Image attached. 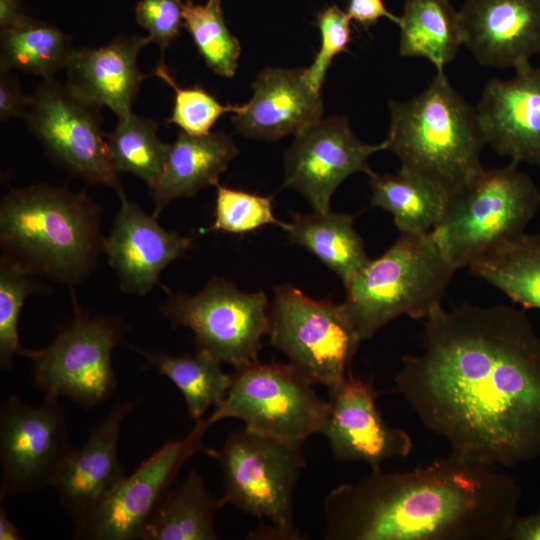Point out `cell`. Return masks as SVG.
<instances>
[{"label": "cell", "mask_w": 540, "mask_h": 540, "mask_svg": "<svg viewBox=\"0 0 540 540\" xmlns=\"http://www.w3.org/2000/svg\"><path fill=\"white\" fill-rule=\"evenodd\" d=\"M396 391L450 452L512 468L540 456V337L513 306H442Z\"/></svg>", "instance_id": "cell-1"}, {"label": "cell", "mask_w": 540, "mask_h": 540, "mask_svg": "<svg viewBox=\"0 0 540 540\" xmlns=\"http://www.w3.org/2000/svg\"><path fill=\"white\" fill-rule=\"evenodd\" d=\"M521 488L506 472L454 453L425 466L331 489L326 540H508Z\"/></svg>", "instance_id": "cell-2"}, {"label": "cell", "mask_w": 540, "mask_h": 540, "mask_svg": "<svg viewBox=\"0 0 540 540\" xmlns=\"http://www.w3.org/2000/svg\"><path fill=\"white\" fill-rule=\"evenodd\" d=\"M101 215L83 191L44 183L11 188L0 203L2 255L38 276L76 286L104 254Z\"/></svg>", "instance_id": "cell-3"}, {"label": "cell", "mask_w": 540, "mask_h": 540, "mask_svg": "<svg viewBox=\"0 0 540 540\" xmlns=\"http://www.w3.org/2000/svg\"><path fill=\"white\" fill-rule=\"evenodd\" d=\"M386 150L400 160V170L439 189L448 200L484 168L485 138L473 108L437 72L427 89L406 102L390 101Z\"/></svg>", "instance_id": "cell-4"}, {"label": "cell", "mask_w": 540, "mask_h": 540, "mask_svg": "<svg viewBox=\"0 0 540 540\" xmlns=\"http://www.w3.org/2000/svg\"><path fill=\"white\" fill-rule=\"evenodd\" d=\"M456 270L431 232L400 233L345 286L346 311L362 341L399 316L426 319L441 301Z\"/></svg>", "instance_id": "cell-5"}, {"label": "cell", "mask_w": 540, "mask_h": 540, "mask_svg": "<svg viewBox=\"0 0 540 540\" xmlns=\"http://www.w3.org/2000/svg\"><path fill=\"white\" fill-rule=\"evenodd\" d=\"M302 444L244 428L229 434L220 449L205 448L220 465L225 504L258 520L248 539L305 538L293 516V495L306 464Z\"/></svg>", "instance_id": "cell-6"}, {"label": "cell", "mask_w": 540, "mask_h": 540, "mask_svg": "<svg viewBox=\"0 0 540 540\" xmlns=\"http://www.w3.org/2000/svg\"><path fill=\"white\" fill-rule=\"evenodd\" d=\"M539 205V189L517 164L483 169L448 200L431 234L458 270L469 267L500 242L525 232Z\"/></svg>", "instance_id": "cell-7"}, {"label": "cell", "mask_w": 540, "mask_h": 540, "mask_svg": "<svg viewBox=\"0 0 540 540\" xmlns=\"http://www.w3.org/2000/svg\"><path fill=\"white\" fill-rule=\"evenodd\" d=\"M271 344L304 379L332 391L351 370L362 339L343 303L313 299L298 288H274Z\"/></svg>", "instance_id": "cell-8"}, {"label": "cell", "mask_w": 540, "mask_h": 540, "mask_svg": "<svg viewBox=\"0 0 540 540\" xmlns=\"http://www.w3.org/2000/svg\"><path fill=\"white\" fill-rule=\"evenodd\" d=\"M73 314L57 327L53 341L29 350L34 384L46 395L65 396L79 406L93 408L110 398L117 379L112 353L129 325L118 316L90 315L71 290Z\"/></svg>", "instance_id": "cell-9"}, {"label": "cell", "mask_w": 540, "mask_h": 540, "mask_svg": "<svg viewBox=\"0 0 540 540\" xmlns=\"http://www.w3.org/2000/svg\"><path fill=\"white\" fill-rule=\"evenodd\" d=\"M327 411L328 400L290 364L257 361L235 369L226 396L207 421L236 418L256 433L304 442L320 434Z\"/></svg>", "instance_id": "cell-10"}, {"label": "cell", "mask_w": 540, "mask_h": 540, "mask_svg": "<svg viewBox=\"0 0 540 540\" xmlns=\"http://www.w3.org/2000/svg\"><path fill=\"white\" fill-rule=\"evenodd\" d=\"M160 311L171 327L192 331L195 350L235 369L259 361L262 339L270 328L265 293L242 292L219 277L194 295L169 294Z\"/></svg>", "instance_id": "cell-11"}, {"label": "cell", "mask_w": 540, "mask_h": 540, "mask_svg": "<svg viewBox=\"0 0 540 540\" xmlns=\"http://www.w3.org/2000/svg\"><path fill=\"white\" fill-rule=\"evenodd\" d=\"M102 106L54 78L43 79L30 96L28 129L53 163L91 184L125 192L102 131Z\"/></svg>", "instance_id": "cell-12"}, {"label": "cell", "mask_w": 540, "mask_h": 540, "mask_svg": "<svg viewBox=\"0 0 540 540\" xmlns=\"http://www.w3.org/2000/svg\"><path fill=\"white\" fill-rule=\"evenodd\" d=\"M210 426L203 417L184 438L165 442L92 510L74 522V538L142 540L147 525L176 483L182 467L196 453H204L203 440Z\"/></svg>", "instance_id": "cell-13"}, {"label": "cell", "mask_w": 540, "mask_h": 540, "mask_svg": "<svg viewBox=\"0 0 540 540\" xmlns=\"http://www.w3.org/2000/svg\"><path fill=\"white\" fill-rule=\"evenodd\" d=\"M72 449L58 396L38 406L10 396L0 411V499L53 487Z\"/></svg>", "instance_id": "cell-14"}, {"label": "cell", "mask_w": 540, "mask_h": 540, "mask_svg": "<svg viewBox=\"0 0 540 540\" xmlns=\"http://www.w3.org/2000/svg\"><path fill=\"white\" fill-rule=\"evenodd\" d=\"M386 143L361 142L345 117L321 119L295 135L284 156V186L298 191L314 211L330 210L337 187L350 175H370L368 158Z\"/></svg>", "instance_id": "cell-15"}, {"label": "cell", "mask_w": 540, "mask_h": 540, "mask_svg": "<svg viewBox=\"0 0 540 540\" xmlns=\"http://www.w3.org/2000/svg\"><path fill=\"white\" fill-rule=\"evenodd\" d=\"M377 396L372 380L352 370L337 388L329 391L328 411L320 434L327 439L338 461L362 462L375 469L385 461L410 454L411 437L384 421Z\"/></svg>", "instance_id": "cell-16"}, {"label": "cell", "mask_w": 540, "mask_h": 540, "mask_svg": "<svg viewBox=\"0 0 540 540\" xmlns=\"http://www.w3.org/2000/svg\"><path fill=\"white\" fill-rule=\"evenodd\" d=\"M120 208L112 229L104 237L103 253L127 294L145 295L158 283L168 264L183 257L193 237L163 228L154 214L118 195Z\"/></svg>", "instance_id": "cell-17"}, {"label": "cell", "mask_w": 540, "mask_h": 540, "mask_svg": "<svg viewBox=\"0 0 540 540\" xmlns=\"http://www.w3.org/2000/svg\"><path fill=\"white\" fill-rule=\"evenodd\" d=\"M510 80H490L476 111L486 144L512 163L540 167V66L515 68Z\"/></svg>", "instance_id": "cell-18"}, {"label": "cell", "mask_w": 540, "mask_h": 540, "mask_svg": "<svg viewBox=\"0 0 540 540\" xmlns=\"http://www.w3.org/2000/svg\"><path fill=\"white\" fill-rule=\"evenodd\" d=\"M458 14L463 44L484 66L517 68L540 53V0H466Z\"/></svg>", "instance_id": "cell-19"}, {"label": "cell", "mask_w": 540, "mask_h": 540, "mask_svg": "<svg viewBox=\"0 0 540 540\" xmlns=\"http://www.w3.org/2000/svg\"><path fill=\"white\" fill-rule=\"evenodd\" d=\"M138 400L119 401L94 425L86 441L73 448L56 478L63 509L77 521L103 500L126 476L119 458L121 427Z\"/></svg>", "instance_id": "cell-20"}, {"label": "cell", "mask_w": 540, "mask_h": 540, "mask_svg": "<svg viewBox=\"0 0 540 540\" xmlns=\"http://www.w3.org/2000/svg\"><path fill=\"white\" fill-rule=\"evenodd\" d=\"M253 96L233 113L232 122L246 137L275 141L298 134L322 119L320 91L306 68H266L252 84Z\"/></svg>", "instance_id": "cell-21"}, {"label": "cell", "mask_w": 540, "mask_h": 540, "mask_svg": "<svg viewBox=\"0 0 540 540\" xmlns=\"http://www.w3.org/2000/svg\"><path fill=\"white\" fill-rule=\"evenodd\" d=\"M147 36H117L98 48L74 49L66 67L67 84L77 94L106 106L123 119L132 112L140 84L146 77L137 65Z\"/></svg>", "instance_id": "cell-22"}, {"label": "cell", "mask_w": 540, "mask_h": 540, "mask_svg": "<svg viewBox=\"0 0 540 540\" xmlns=\"http://www.w3.org/2000/svg\"><path fill=\"white\" fill-rule=\"evenodd\" d=\"M238 153L236 144L226 133L196 136L180 131L160 175L149 188L155 207L153 214L158 216L173 200L216 186Z\"/></svg>", "instance_id": "cell-23"}, {"label": "cell", "mask_w": 540, "mask_h": 540, "mask_svg": "<svg viewBox=\"0 0 540 540\" xmlns=\"http://www.w3.org/2000/svg\"><path fill=\"white\" fill-rule=\"evenodd\" d=\"M283 230L291 243L307 249L335 272L344 286L370 261L352 215L330 210L293 214Z\"/></svg>", "instance_id": "cell-24"}, {"label": "cell", "mask_w": 540, "mask_h": 540, "mask_svg": "<svg viewBox=\"0 0 540 540\" xmlns=\"http://www.w3.org/2000/svg\"><path fill=\"white\" fill-rule=\"evenodd\" d=\"M223 497L212 495L202 476L191 470L167 493L142 540H217L215 526Z\"/></svg>", "instance_id": "cell-25"}, {"label": "cell", "mask_w": 540, "mask_h": 540, "mask_svg": "<svg viewBox=\"0 0 540 540\" xmlns=\"http://www.w3.org/2000/svg\"><path fill=\"white\" fill-rule=\"evenodd\" d=\"M399 52L423 57L442 72L464 43L458 11L449 0H406L400 16Z\"/></svg>", "instance_id": "cell-26"}, {"label": "cell", "mask_w": 540, "mask_h": 540, "mask_svg": "<svg viewBox=\"0 0 540 540\" xmlns=\"http://www.w3.org/2000/svg\"><path fill=\"white\" fill-rule=\"evenodd\" d=\"M127 347L141 355L144 369H155L168 378L182 393L187 412L195 421L210 408H216L226 396L231 374L210 354L195 350L194 354L172 355L160 350H144L132 344Z\"/></svg>", "instance_id": "cell-27"}, {"label": "cell", "mask_w": 540, "mask_h": 540, "mask_svg": "<svg viewBox=\"0 0 540 540\" xmlns=\"http://www.w3.org/2000/svg\"><path fill=\"white\" fill-rule=\"evenodd\" d=\"M469 268L523 308L540 310V232L500 242Z\"/></svg>", "instance_id": "cell-28"}, {"label": "cell", "mask_w": 540, "mask_h": 540, "mask_svg": "<svg viewBox=\"0 0 540 540\" xmlns=\"http://www.w3.org/2000/svg\"><path fill=\"white\" fill-rule=\"evenodd\" d=\"M368 176L371 205L390 212L400 233H429L440 221L448 198L429 182L401 170Z\"/></svg>", "instance_id": "cell-29"}, {"label": "cell", "mask_w": 540, "mask_h": 540, "mask_svg": "<svg viewBox=\"0 0 540 540\" xmlns=\"http://www.w3.org/2000/svg\"><path fill=\"white\" fill-rule=\"evenodd\" d=\"M0 30V68L11 71L54 78L66 69L75 49L60 29L30 16Z\"/></svg>", "instance_id": "cell-30"}, {"label": "cell", "mask_w": 540, "mask_h": 540, "mask_svg": "<svg viewBox=\"0 0 540 540\" xmlns=\"http://www.w3.org/2000/svg\"><path fill=\"white\" fill-rule=\"evenodd\" d=\"M158 126L149 118L131 113L105 134L114 169L137 176L149 188L160 175L171 148L159 138Z\"/></svg>", "instance_id": "cell-31"}, {"label": "cell", "mask_w": 540, "mask_h": 540, "mask_svg": "<svg viewBox=\"0 0 540 540\" xmlns=\"http://www.w3.org/2000/svg\"><path fill=\"white\" fill-rule=\"evenodd\" d=\"M183 18V27L190 33L208 68L221 77H233L241 45L227 27L221 1L207 0L203 4H195L186 0Z\"/></svg>", "instance_id": "cell-32"}, {"label": "cell", "mask_w": 540, "mask_h": 540, "mask_svg": "<svg viewBox=\"0 0 540 540\" xmlns=\"http://www.w3.org/2000/svg\"><path fill=\"white\" fill-rule=\"evenodd\" d=\"M45 285L39 276L14 260L0 258V367H13L16 355L26 357L28 349L22 347L18 336V323L22 306L31 295L44 294Z\"/></svg>", "instance_id": "cell-33"}, {"label": "cell", "mask_w": 540, "mask_h": 540, "mask_svg": "<svg viewBox=\"0 0 540 540\" xmlns=\"http://www.w3.org/2000/svg\"><path fill=\"white\" fill-rule=\"evenodd\" d=\"M216 188L214 221L206 232L246 234L265 225L286 227L274 215L272 197L219 184Z\"/></svg>", "instance_id": "cell-34"}, {"label": "cell", "mask_w": 540, "mask_h": 540, "mask_svg": "<svg viewBox=\"0 0 540 540\" xmlns=\"http://www.w3.org/2000/svg\"><path fill=\"white\" fill-rule=\"evenodd\" d=\"M154 74L175 91L173 111L167 122L175 124L187 134L207 135L223 114L234 113L238 109V105L220 103L201 87H180L162 60L157 64Z\"/></svg>", "instance_id": "cell-35"}, {"label": "cell", "mask_w": 540, "mask_h": 540, "mask_svg": "<svg viewBox=\"0 0 540 540\" xmlns=\"http://www.w3.org/2000/svg\"><path fill=\"white\" fill-rule=\"evenodd\" d=\"M351 21L347 11L337 5H331L317 14L321 46L311 66L306 68L308 81L314 89L320 91L335 56L348 51L352 39Z\"/></svg>", "instance_id": "cell-36"}, {"label": "cell", "mask_w": 540, "mask_h": 540, "mask_svg": "<svg viewBox=\"0 0 540 540\" xmlns=\"http://www.w3.org/2000/svg\"><path fill=\"white\" fill-rule=\"evenodd\" d=\"M181 0H140L137 3L136 20L148 32L151 42L162 53L175 40L184 24Z\"/></svg>", "instance_id": "cell-37"}, {"label": "cell", "mask_w": 540, "mask_h": 540, "mask_svg": "<svg viewBox=\"0 0 540 540\" xmlns=\"http://www.w3.org/2000/svg\"><path fill=\"white\" fill-rule=\"evenodd\" d=\"M30 103L11 70L0 68V119L23 118Z\"/></svg>", "instance_id": "cell-38"}, {"label": "cell", "mask_w": 540, "mask_h": 540, "mask_svg": "<svg viewBox=\"0 0 540 540\" xmlns=\"http://www.w3.org/2000/svg\"><path fill=\"white\" fill-rule=\"evenodd\" d=\"M347 13L351 20L365 28L377 23L381 18H387L399 26L400 16L392 14L383 0H349Z\"/></svg>", "instance_id": "cell-39"}, {"label": "cell", "mask_w": 540, "mask_h": 540, "mask_svg": "<svg viewBox=\"0 0 540 540\" xmlns=\"http://www.w3.org/2000/svg\"><path fill=\"white\" fill-rule=\"evenodd\" d=\"M509 539L540 540V506L536 512L528 516H517L512 525Z\"/></svg>", "instance_id": "cell-40"}, {"label": "cell", "mask_w": 540, "mask_h": 540, "mask_svg": "<svg viewBox=\"0 0 540 540\" xmlns=\"http://www.w3.org/2000/svg\"><path fill=\"white\" fill-rule=\"evenodd\" d=\"M27 16L22 0H0V29L13 26Z\"/></svg>", "instance_id": "cell-41"}, {"label": "cell", "mask_w": 540, "mask_h": 540, "mask_svg": "<svg viewBox=\"0 0 540 540\" xmlns=\"http://www.w3.org/2000/svg\"><path fill=\"white\" fill-rule=\"evenodd\" d=\"M22 536L18 528L8 518L5 510H0V540H19Z\"/></svg>", "instance_id": "cell-42"}]
</instances>
